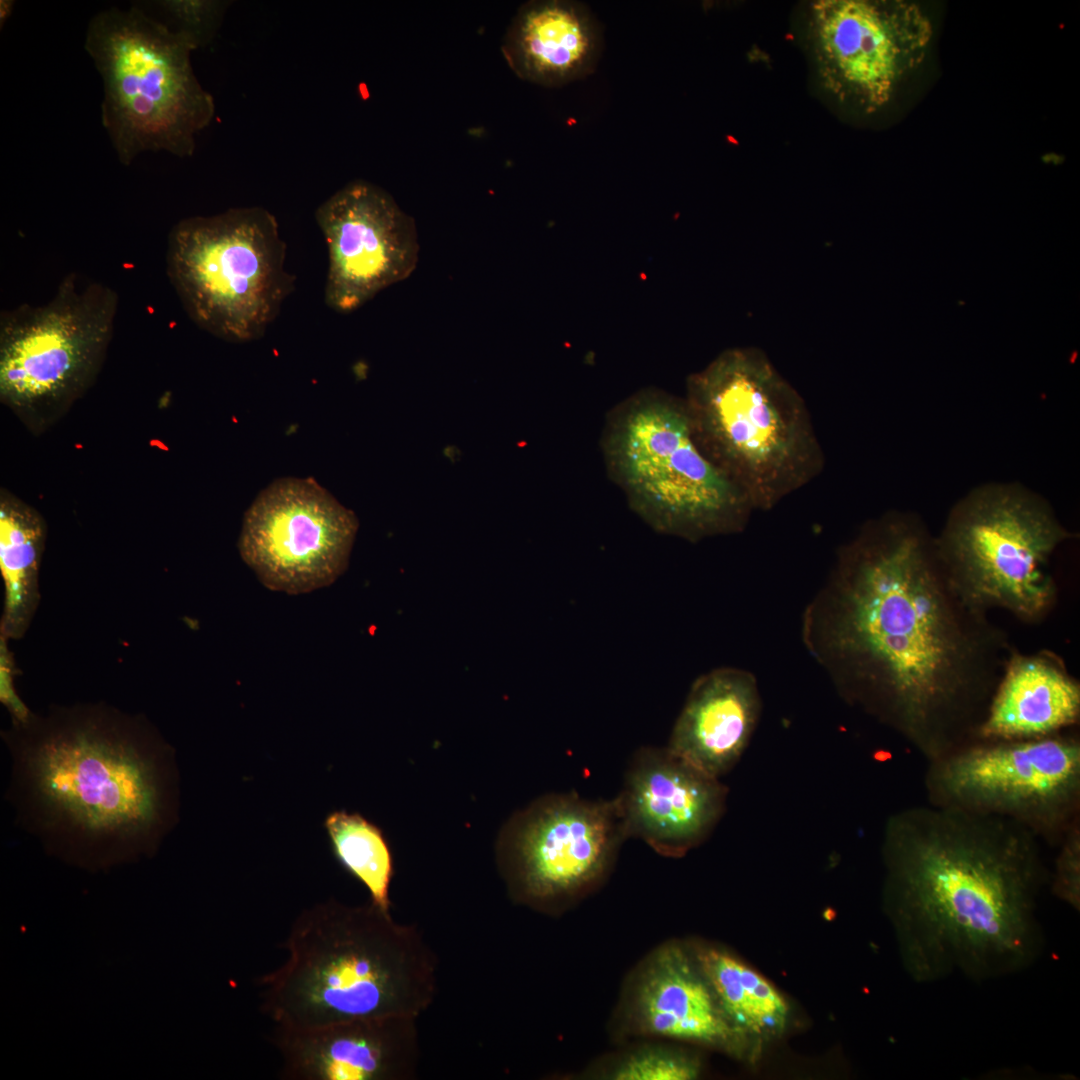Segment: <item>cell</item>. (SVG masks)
<instances>
[{"mask_svg":"<svg viewBox=\"0 0 1080 1080\" xmlns=\"http://www.w3.org/2000/svg\"><path fill=\"white\" fill-rule=\"evenodd\" d=\"M323 826L338 865L367 889L372 904L390 912L394 859L382 829L346 810L328 813Z\"/></svg>","mask_w":1080,"mask_h":1080,"instance_id":"obj_24","label":"cell"},{"mask_svg":"<svg viewBox=\"0 0 1080 1080\" xmlns=\"http://www.w3.org/2000/svg\"><path fill=\"white\" fill-rule=\"evenodd\" d=\"M933 37L924 10L905 0H819L807 38L821 87L838 103L872 114L923 64Z\"/></svg>","mask_w":1080,"mask_h":1080,"instance_id":"obj_13","label":"cell"},{"mask_svg":"<svg viewBox=\"0 0 1080 1080\" xmlns=\"http://www.w3.org/2000/svg\"><path fill=\"white\" fill-rule=\"evenodd\" d=\"M691 393L702 431L750 503H774L807 478L817 447L802 401L762 353H723Z\"/></svg>","mask_w":1080,"mask_h":1080,"instance_id":"obj_7","label":"cell"},{"mask_svg":"<svg viewBox=\"0 0 1080 1080\" xmlns=\"http://www.w3.org/2000/svg\"><path fill=\"white\" fill-rule=\"evenodd\" d=\"M630 1006L635 1027L646 1035L723 1048L738 1036L697 961L678 944H666L648 957Z\"/></svg>","mask_w":1080,"mask_h":1080,"instance_id":"obj_18","label":"cell"},{"mask_svg":"<svg viewBox=\"0 0 1080 1080\" xmlns=\"http://www.w3.org/2000/svg\"><path fill=\"white\" fill-rule=\"evenodd\" d=\"M727 793L720 778L668 747H643L634 754L615 799L628 837L678 857L712 833L725 811Z\"/></svg>","mask_w":1080,"mask_h":1080,"instance_id":"obj_16","label":"cell"},{"mask_svg":"<svg viewBox=\"0 0 1080 1080\" xmlns=\"http://www.w3.org/2000/svg\"><path fill=\"white\" fill-rule=\"evenodd\" d=\"M1080 716V686L1059 658L1013 651L977 740H1028L1061 733Z\"/></svg>","mask_w":1080,"mask_h":1080,"instance_id":"obj_21","label":"cell"},{"mask_svg":"<svg viewBox=\"0 0 1080 1080\" xmlns=\"http://www.w3.org/2000/svg\"><path fill=\"white\" fill-rule=\"evenodd\" d=\"M1068 537L1036 497L991 486L955 508L936 546L951 581L971 605L1005 609L1035 622L1056 600L1049 560Z\"/></svg>","mask_w":1080,"mask_h":1080,"instance_id":"obj_9","label":"cell"},{"mask_svg":"<svg viewBox=\"0 0 1080 1080\" xmlns=\"http://www.w3.org/2000/svg\"><path fill=\"white\" fill-rule=\"evenodd\" d=\"M149 15L172 33L184 38L194 49L211 43L221 27L228 1L161 0L139 2Z\"/></svg>","mask_w":1080,"mask_h":1080,"instance_id":"obj_25","label":"cell"},{"mask_svg":"<svg viewBox=\"0 0 1080 1080\" xmlns=\"http://www.w3.org/2000/svg\"><path fill=\"white\" fill-rule=\"evenodd\" d=\"M282 948L285 961L257 980L261 1010L276 1027L418 1018L438 992V959L423 932L370 901L329 899L303 910Z\"/></svg>","mask_w":1080,"mask_h":1080,"instance_id":"obj_4","label":"cell"},{"mask_svg":"<svg viewBox=\"0 0 1080 1080\" xmlns=\"http://www.w3.org/2000/svg\"><path fill=\"white\" fill-rule=\"evenodd\" d=\"M611 449L636 508L658 530L688 537L721 531L750 503L700 451L690 418L669 402L633 405L617 425Z\"/></svg>","mask_w":1080,"mask_h":1080,"instance_id":"obj_11","label":"cell"},{"mask_svg":"<svg viewBox=\"0 0 1080 1080\" xmlns=\"http://www.w3.org/2000/svg\"><path fill=\"white\" fill-rule=\"evenodd\" d=\"M699 1074L690 1057L665 1048H645L626 1056L608 1074L616 1080H690Z\"/></svg>","mask_w":1080,"mask_h":1080,"instance_id":"obj_26","label":"cell"},{"mask_svg":"<svg viewBox=\"0 0 1080 1080\" xmlns=\"http://www.w3.org/2000/svg\"><path fill=\"white\" fill-rule=\"evenodd\" d=\"M883 836L886 899L917 982L988 981L1036 961L1050 874L1033 832L927 803L893 814Z\"/></svg>","mask_w":1080,"mask_h":1080,"instance_id":"obj_2","label":"cell"},{"mask_svg":"<svg viewBox=\"0 0 1080 1080\" xmlns=\"http://www.w3.org/2000/svg\"><path fill=\"white\" fill-rule=\"evenodd\" d=\"M47 526L30 504L0 489V569L4 581L1 635L19 640L27 632L40 601L39 570Z\"/></svg>","mask_w":1080,"mask_h":1080,"instance_id":"obj_22","label":"cell"},{"mask_svg":"<svg viewBox=\"0 0 1080 1080\" xmlns=\"http://www.w3.org/2000/svg\"><path fill=\"white\" fill-rule=\"evenodd\" d=\"M1 738L15 823L67 862L101 869L153 856L178 823L175 750L143 714L53 705Z\"/></svg>","mask_w":1080,"mask_h":1080,"instance_id":"obj_3","label":"cell"},{"mask_svg":"<svg viewBox=\"0 0 1080 1080\" xmlns=\"http://www.w3.org/2000/svg\"><path fill=\"white\" fill-rule=\"evenodd\" d=\"M695 958L723 1012L738 1030L766 1034L784 1028L787 1003L762 975L719 949L701 948Z\"/></svg>","mask_w":1080,"mask_h":1080,"instance_id":"obj_23","label":"cell"},{"mask_svg":"<svg viewBox=\"0 0 1080 1080\" xmlns=\"http://www.w3.org/2000/svg\"><path fill=\"white\" fill-rule=\"evenodd\" d=\"M315 219L328 248L324 300L336 312L359 309L417 266L413 218L371 182L347 183L318 206Z\"/></svg>","mask_w":1080,"mask_h":1080,"instance_id":"obj_15","label":"cell"},{"mask_svg":"<svg viewBox=\"0 0 1080 1080\" xmlns=\"http://www.w3.org/2000/svg\"><path fill=\"white\" fill-rule=\"evenodd\" d=\"M819 612L848 700L927 762L977 740L1014 649L951 581L936 540L895 523L857 545Z\"/></svg>","mask_w":1080,"mask_h":1080,"instance_id":"obj_1","label":"cell"},{"mask_svg":"<svg viewBox=\"0 0 1080 1080\" xmlns=\"http://www.w3.org/2000/svg\"><path fill=\"white\" fill-rule=\"evenodd\" d=\"M626 838L615 798L547 794L506 821L495 860L514 901L552 911L597 885Z\"/></svg>","mask_w":1080,"mask_h":1080,"instance_id":"obj_12","label":"cell"},{"mask_svg":"<svg viewBox=\"0 0 1080 1080\" xmlns=\"http://www.w3.org/2000/svg\"><path fill=\"white\" fill-rule=\"evenodd\" d=\"M759 715L760 696L750 673L728 667L712 670L693 683L667 747L720 778L742 757Z\"/></svg>","mask_w":1080,"mask_h":1080,"instance_id":"obj_19","label":"cell"},{"mask_svg":"<svg viewBox=\"0 0 1080 1080\" xmlns=\"http://www.w3.org/2000/svg\"><path fill=\"white\" fill-rule=\"evenodd\" d=\"M358 529L354 513L311 478H281L244 514L238 549L270 590L327 587L347 568Z\"/></svg>","mask_w":1080,"mask_h":1080,"instance_id":"obj_14","label":"cell"},{"mask_svg":"<svg viewBox=\"0 0 1080 1080\" xmlns=\"http://www.w3.org/2000/svg\"><path fill=\"white\" fill-rule=\"evenodd\" d=\"M416 1017L388 1016L271 1037L284 1080H412L420 1061Z\"/></svg>","mask_w":1080,"mask_h":1080,"instance_id":"obj_17","label":"cell"},{"mask_svg":"<svg viewBox=\"0 0 1080 1080\" xmlns=\"http://www.w3.org/2000/svg\"><path fill=\"white\" fill-rule=\"evenodd\" d=\"M118 299L100 282L67 275L45 304L0 315V401L35 436L94 384L110 345Z\"/></svg>","mask_w":1080,"mask_h":1080,"instance_id":"obj_8","label":"cell"},{"mask_svg":"<svg viewBox=\"0 0 1080 1080\" xmlns=\"http://www.w3.org/2000/svg\"><path fill=\"white\" fill-rule=\"evenodd\" d=\"M286 244L259 206L180 220L171 229L167 273L189 318L228 342L261 338L293 292Z\"/></svg>","mask_w":1080,"mask_h":1080,"instance_id":"obj_6","label":"cell"},{"mask_svg":"<svg viewBox=\"0 0 1080 1080\" xmlns=\"http://www.w3.org/2000/svg\"><path fill=\"white\" fill-rule=\"evenodd\" d=\"M13 7H14V1L1 0V2H0V23H1V27H3V24H5V22L9 18V16L12 14Z\"/></svg>","mask_w":1080,"mask_h":1080,"instance_id":"obj_28","label":"cell"},{"mask_svg":"<svg viewBox=\"0 0 1080 1080\" xmlns=\"http://www.w3.org/2000/svg\"><path fill=\"white\" fill-rule=\"evenodd\" d=\"M929 804L1015 821L1059 844L1080 819V740H976L928 762Z\"/></svg>","mask_w":1080,"mask_h":1080,"instance_id":"obj_10","label":"cell"},{"mask_svg":"<svg viewBox=\"0 0 1080 1080\" xmlns=\"http://www.w3.org/2000/svg\"><path fill=\"white\" fill-rule=\"evenodd\" d=\"M1053 873L1049 875L1052 892L1073 908L1080 902V819L1065 832L1059 844Z\"/></svg>","mask_w":1080,"mask_h":1080,"instance_id":"obj_27","label":"cell"},{"mask_svg":"<svg viewBox=\"0 0 1080 1080\" xmlns=\"http://www.w3.org/2000/svg\"><path fill=\"white\" fill-rule=\"evenodd\" d=\"M601 49V28L593 13L586 5L567 0L524 4L502 46L518 77L548 87L592 73Z\"/></svg>","mask_w":1080,"mask_h":1080,"instance_id":"obj_20","label":"cell"},{"mask_svg":"<svg viewBox=\"0 0 1080 1080\" xmlns=\"http://www.w3.org/2000/svg\"><path fill=\"white\" fill-rule=\"evenodd\" d=\"M84 48L102 79L101 120L123 165L145 152L193 155L215 102L194 73L188 41L132 4L97 12Z\"/></svg>","mask_w":1080,"mask_h":1080,"instance_id":"obj_5","label":"cell"}]
</instances>
